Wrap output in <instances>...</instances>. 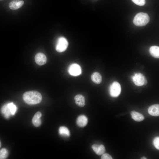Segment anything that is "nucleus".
<instances>
[{
  "instance_id": "nucleus-1",
  "label": "nucleus",
  "mask_w": 159,
  "mask_h": 159,
  "mask_svg": "<svg viewBox=\"0 0 159 159\" xmlns=\"http://www.w3.org/2000/svg\"><path fill=\"white\" fill-rule=\"evenodd\" d=\"M23 98L27 104L33 105L40 102L42 97L40 93L37 91H30L25 92L23 95Z\"/></svg>"
},
{
  "instance_id": "nucleus-2",
  "label": "nucleus",
  "mask_w": 159,
  "mask_h": 159,
  "mask_svg": "<svg viewBox=\"0 0 159 159\" xmlns=\"http://www.w3.org/2000/svg\"><path fill=\"white\" fill-rule=\"evenodd\" d=\"M150 21V18L146 13L140 12L137 14L133 20V23L138 26H143L146 25Z\"/></svg>"
},
{
  "instance_id": "nucleus-3",
  "label": "nucleus",
  "mask_w": 159,
  "mask_h": 159,
  "mask_svg": "<svg viewBox=\"0 0 159 159\" xmlns=\"http://www.w3.org/2000/svg\"><path fill=\"white\" fill-rule=\"evenodd\" d=\"M131 77L134 84L138 86L145 85L147 83L146 78L141 73H135Z\"/></svg>"
},
{
  "instance_id": "nucleus-4",
  "label": "nucleus",
  "mask_w": 159,
  "mask_h": 159,
  "mask_svg": "<svg viewBox=\"0 0 159 159\" xmlns=\"http://www.w3.org/2000/svg\"><path fill=\"white\" fill-rule=\"evenodd\" d=\"M68 45V42L65 38L60 37L57 40L55 47L56 50L59 52H63L66 49Z\"/></svg>"
},
{
  "instance_id": "nucleus-5",
  "label": "nucleus",
  "mask_w": 159,
  "mask_h": 159,
  "mask_svg": "<svg viewBox=\"0 0 159 159\" xmlns=\"http://www.w3.org/2000/svg\"><path fill=\"white\" fill-rule=\"evenodd\" d=\"M110 94L113 97H117L120 95L121 87L120 83L117 81L114 82L111 85L109 88Z\"/></svg>"
},
{
  "instance_id": "nucleus-6",
  "label": "nucleus",
  "mask_w": 159,
  "mask_h": 159,
  "mask_svg": "<svg viewBox=\"0 0 159 159\" xmlns=\"http://www.w3.org/2000/svg\"><path fill=\"white\" fill-rule=\"evenodd\" d=\"M68 72L70 74L73 76L79 75L82 72L80 66L76 63L72 64L69 66L68 69Z\"/></svg>"
},
{
  "instance_id": "nucleus-7",
  "label": "nucleus",
  "mask_w": 159,
  "mask_h": 159,
  "mask_svg": "<svg viewBox=\"0 0 159 159\" xmlns=\"http://www.w3.org/2000/svg\"><path fill=\"white\" fill-rule=\"evenodd\" d=\"M36 63L39 65H42L47 62V58L45 55L43 53L39 52L37 53L35 57Z\"/></svg>"
},
{
  "instance_id": "nucleus-8",
  "label": "nucleus",
  "mask_w": 159,
  "mask_h": 159,
  "mask_svg": "<svg viewBox=\"0 0 159 159\" xmlns=\"http://www.w3.org/2000/svg\"><path fill=\"white\" fill-rule=\"evenodd\" d=\"M24 4V1L22 0H14L9 3V6L11 9L15 10L21 7Z\"/></svg>"
},
{
  "instance_id": "nucleus-9",
  "label": "nucleus",
  "mask_w": 159,
  "mask_h": 159,
  "mask_svg": "<svg viewBox=\"0 0 159 159\" xmlns=\"http://www.w3.org/2000/svg\"><path fill=\"white\" fill-rule=\"evenodd\" d=\"M88 121V119L86 116L84 115H81L77 118L76 123L79 127H83L86 125Z\"/></svg>"
},
{
  "instance_id": "nucleus-10",
  "label": "nucleus",
  "mask_w": 159,
  "mask_h": 159,
  "mask_svg": "<svg viewBox=\"0 0 159 159\" xmlns=\"http://www.w3.org/2000/svg\"><path fill=\"white\" fill-rule=\"evenodd\" d=\"M92 148L94 152L98 155L103 154L105 151V148L102 145L94 144Z\"/></svg>"
},
{
  "instance_id": "nucleus-11",
  "label": "nucleus",
  "mask_w": 159,
  "mask_h": 159,
  "mask_svg": "<svg viewBox=\"0 0 159 159\" xmlns=\"http://www.w3.org/2000/svg\"><path fill=\"white\" fill-rule=\"evenodd\" d=\"M148 112L151 115L158 116L159 115V105L154 104L150 106L148 108Z\"/></svg>"
},
{
  "instance_id": "nucleus-12",
  "label": "nucleus",
  "mask_w": 159,
  "mask_h": 159,
  "mask_svg": "<svg viewBox=\"0 0 159 159\" xmlns=\"http://www.w3.org/2000/svg\"><path fill=\"white\" fill-rule=\"evenodd\" d=\"M74 99L75 103L79 106L83 107L85 105V97L82 95L78 94L76 95Z\"/></svg>"
},
{
  "instance_id": "nucleus-13",
  "label": "nucleus",
  "mask_w": 159,
  "mask_h": 159,
  "mask_svg": "<svg viewBox=\"0 0 159 159\" xmlns=\"http://www.w3.org/2000/svg\"><path fill=\"white\" fill-rule=\"evenodd\" d=\"M42 113L39 112H36L34 115L32 119V122L33 125L36 127L39 126L42 123L40 119Z\"/></svg>"
},
{
  "instance_id": "nucleus-14",
  "label": "nucleus",
  "mask_w": 159,
  "mask_h": 159,
  "mask_svg": "<svg viewBox=\"0 0 159 159\" xmlns=\"http://www.w3.org/2000/svg\"><path fill=\"white\" fill-rule=\"evenodd\" d=\"M1 114L6 118H9L12 115L7 103L2 106L1 109Z\"/></svg>"
},
{
  "instance_id": "nucleus-15",
  "label": "nucleus",
  "mask_w": 159,
  "mask_h": 159,
  "mask_svg": "<svg viewBox=\"0 0 159 159\" xmlns=\"http://www.w3.org/2000/svg\"><path fill=\"white\" fill-rule=\"evenodd\" d=\"M91 79L94 83L99 84L102 81V76L101 74L97 72L93 73L91 75Z\"/></svg>"
},
{
  "instance_id": "nucleus-16",
  "label": "nucleus",
  "mask_w": 159,
  "mask_h": 159,
  "mask_svg": "<svg viewBox=\"0 0 159 159\" xmlns=\"http://www.w3.org/2000/svg\"><path fill=\"white\" fill-rule=\"evenodd\" d=\"M131 115L132 118L136 121H141L144 119V117L142 114L135 111H132Z\"/></svg>"
},
{
  "instance_id": "nucleus-17",
  "label": "nucleus",
  "mask_w": 159,
  "mask_h": 159,
  "mask_svg": "<svg viewBox=\"0 0 159 159\" xmlns=\"http://www.w3.org/2000/svg\"><path fill=\"white\" fill-rule=\"evenodd\" d=\"M149 52L150 54L155 58L159 57V47L156 46H152L149 49Z\"/></svg>"
},
{
  "instance_id": "nucleus-18",
  "label": "nucleus",
  "mask_w": 159,
  "mask_h": 159,
  "mask_svg": "<svg viewBox=\"0 0 159 159\" xmlns=\"http://www.w3.org/2000/svg\"><path fill=\"white\" fill-rule=\"evenodd\" d=\"M59 133L61 136L64 137H69L70 135V131L66 127L62 126L59 128Z\"/></svg>"
},
{
  "instance_id": "nucleus-19",
  "label": "nucleus",
  "mask_w": 159,
  "mask_h": 159,
  "mask_svg": "<svg viewBox=\"0 0 159 159\" xmlns=\"http://www.w3.org/2000/svg\"><path fill=\"white\" fill-rule=\"evenodd\" d=\"M8 155V152L6 149L3 148L0 150V159H6Z\"/></svg>"
},
{
  "instance_id": "nucleus-20",
  "label": "nucleus",
  "mask_w": 159,
  "mask_h": 159,
  "mask_svg": "<svg viewBox=\"0 0 159 159\" xmlns=\"http://www.w3.org/2000/svg\"><path fill=\"white\" fill-rule=\"evenodd\" d=\"M12 115H14L17 110V107L16 105L12 102H9L7 103Z\"/></svg>"
},
{
  "instance_id": "nucleus-21",
  "label": "nucleus",
  "mask_w": 159,
  "mask_h": 159,
  "mask_svg": "<svg viewBox=\"0 0 159 159\" xmlns=\"http://www.w3.org/2000/svg\"><path fill=\"white\" fill-rule=\"evenodd\" d=\"M132 1L135 4L140 6H143L145 3V0H132Z\"/></svg>"
},
{
  "instance_id": "nucleus-22",
  "label": "nucleus",
  "mask_w": 159,
  "mask_h": 159,
  "mask_svg": "<svg viewBox=\"0 0 159 159\" xmlns=\"http://www.w3.org/2000/svg\"><path fill=\"white\" fill-rule=\"evenodd\" d=\"M153 144L155 147L157 149H159V137L155 138L153 140Z\"/></svg>"
},
{
  "instance_id": "nucleus-23",
  "label": "nucleus",
  "mask_w": 159,
  "mask_h": 159,
  "mask_svg": "<svg viewBox=\"0 0 159 159\" xmlns=\"http://www.w3.org/2000/svg\"><path fill=\"white\" fill-rule=\"evenodd\" d=\"M102 159H112V156L109 154L107 153H104L102 154L101 157Z\"/></svg>"
},
{
  "instance_id": "nucleus-24",
  "label": "nucleus",
  "mask_w": 159,
  "mask_h": 159,
  "mask_svg": "<svg viewBox=\"0 0 159 159\" xmlns=\"http://www.w3.org/2000/svg\"><path fill=\"white\" fill-rule=\"evenodd\" d=\"M141 159H147V158L145 157H142L141 158Z\"/></svg>"
},
{
  "instance_id": "nucleus-25",
  "label": "nucleus",
  "mask_w": 159,
  "mask_h": 159,
  "mask_svg": "<svg viewBox=\"0 0 159 159\" xmlns=\"http://www.w3.org/2000/svg\"><path fill=\"white\" fill-rule=\"evenodd\" d=\"M1 142H0V148L1 147Z\"/></svg>"
}]
</instances>
